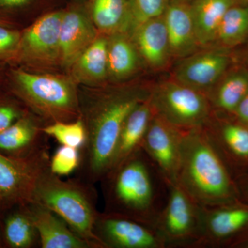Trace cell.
<instances>
[{"mask_svg": "<svg viewBox=\"0 0 248 248\" xmlns=\"http://www.w3.org/2000/svg\"><path fill=\"white\" fill-rule=\"evenodd\" d=\"M40 117L26 112L9 128L0 132V153L15 158H24L49 146L46 125Z\"/></svg>", "mask_w": 248, "mask_h": 248, "instance_id": "9a60e30c", "label": "cell"}, {"mask_svg": "<svg viewBox=\"0 0 248 248\" xmlns=\"http://www.w3.org/2000/svg\"><path fill=\"white\" fill-rule=\"evenodd\" d=\"M11 79L15 95L47 124L79 118V97L66 80L22 69L12 71Z\"/></svg>", "mask_w": 248, "mask_h": 248, "instance_id": "5b68a950", "label": "cell"}, {"mask_svg": "<svg viewBox=\"0 0 248 248\" xmlns=\"http://www.w3.org/2000/svg\"><path fill=\"white\" fill-rule=\"evenodd\" d=\"M150 101L157 115L184 130L203 127L213 110L205 94L176 81L159 85Z\"/></svg>", "mask_w": 248, "mask_h": 248, "instance_id": "52a82bcc", "label": "cell"}, {"mask_svg": "<svg viewBox=\"0 0 248 248\" xmlns=\"http://www.w3.org/2000/svg\"><path fill=\"white\" fill-rule=\"evenodd\" d=\"M81 164V150L73 147L62 146L50 156L49 168L59 177L68 176L77 172Z\"/></svg>", "mask_w": 248, "mask_h": 248, "instance_id": "f1b7e54d", "label": "cell"}, {"mask_svg": "<svg viewBox=\"0 0 248 248\" xmlns=\"http://www.w3.org/2000/svg\"><path fill=\"white\" fill-rule=\"evenodd\" d=\"M248 228V204L238 202L203 206L202 236L196 248H228Z\"/></svg>", "mask_w": 248, "mask_h": 248, "instance_id": "7c38bea8", "label": "cell"}, {"mask_svg": "<svg viewBox=\"0 0 248 248\" xmlns=\"http://www.w3.org/2000/svg\"><path fill=\"white\" fill-rule=\"evenodd\" d=\"M233 117L248 128V93L235 110Z\"/></svg>", "mask_w": 248, "mask_h": 248, "instance_id": "836d02e7", "label": "cell"}, {"mask_svg": "<svg viewBox=\"0 0 248 248\" xmlns=\"http://www.w3.org/2000/svg\"><path fill=\"white\" fill-rule=\"evenodd\" d=\"M240 202L248 205V170L234 178Z\"/></svg>", "mask_w": 248, "mask_h": 248, "instance_id": "d6a6232c", "label": "cell"}, {"mask_svg": "<svg viewBox=\"0 0 248 248\" xmlns=\"http://www.w3.org/2000/svg\"><path fill=\"white\" fill-rule=\"evenodd\" d=\"M108 42L104 37H97L77 60V73L86 81L103 79L108 71Z\"/></svg>", "mask_w": 248, "mask_h": 248, "instance_id": "d4e9b609", "label": "cell"}, {"mask_svg": "<svg viewBox=\"0 0 248 248\" xmlns=\"http://www.w3.org/2000/svg\"><path fill=\"white\" fill-rule=\"evenodd\" d=\"M29 0H0V9L9 10L21 7Z\"/></svg>", "mask_w": 248, "mask_h": 248, "instance_id": "d590c367", "label": "cell"}, {"mask_svg": "<svg viewBox=\"0 0 248 248\" xmlns=\"http://www.w3.org/2000/svg\"><path fill=\"white\" fill-rule=\"evenodd\" d=\"M43 131L62 146L81 150L86 142V129L80 117L72 122H57L47 124L44 127Z\"/></svg>", "mask_w": 248, "mask_h": 248, "instance_id": "83f0119b", "label": "cell"}, {"mask_svg": "<svg viewBox=\"0 0 248 248\" xmlns=\"http://www.w3.org/2000/svg\"><path fill=\"white\" fill-rule=\"evenodd\" d=\"M42 248H91L51 210L36 202L28 204Z\"/></svg>", "mask_w": 248, "mask_h": 248, "instance_id": "2e32d148", "label": "cell"}, {"mask_svg": "<svg viewBox=\"0 0 248 248\" xmlns=\"http://www.w3.org/2000/svg\"><path fill=\"white\" fill-rule=\"evenodd\" d=\"M150 94L137 91L110 93L86 106L79 116L84 122L86 139L81 150L78 177L93 184L102 180L110 169L124 122Z\"/></svg>", "mask_w": 248, "mask_h": 248, "instance_id": "7a4b0ae2", "label": "cell"}, {"mask_svg": "<svg viewBox=\"0 0 248 248\" xmlns=\"http://www.w3.org/2000/svg\"><path fill=\"white\" fill-rule=\"evenodd\" d=\"M1 228L4 248H40V237L28 204L17 205L3 214Z\"/></svg>", "mask_w": 248, "mask_h": 248, "instance_id": "44dd1931", "label": "cell"}, {"mask_svg": "<svg viewBox=\"0 0 248 248\" xmlns=\"http://www.w3.org/2000/svg\"><path fill=\"white\" fill-rule=\"evenodd\" d=\"M248 40V6H232L223 18L216 40L226 46H235Z\"/></svg>", "mask_w": 248, "mask_h": 248, "instance_id": "4316f807", "label": "cell"}, {"mask_svg": "<svg viewBox=\"0 0 248 248\" xmlns=\"http://www.w3.org/2000/svg\"><path fill=\"white\" fill-rule=\"evenodd\" d=\"M169 34L170 55L188 56L200 46L196 36L190 6L182 3L169 4L164 14Z\"/></svg>", "mask_w": 248, "mask_h": 248, "instance_id": "d6986e66", "label": "cell"}, {"mask_svg": "<svg viewBox=\"0 0 248 248\" xmlns=\"http://www.w3.org/2000/svg\"><path fill=\"white\" fill-rule=\"evenodd\" d=\"M108 71L115 78L131 74L138 65V53L133 44L122 35H116L108 46Z\"/></svg>", "mask_w": 248, "mask_h": 248, "instance_id": "484cf974", "label": "cell"}, {"mask_svg": "<svg viewBox=\"0 0 248 248\" xmlns=\"http://www.w3.org/2000/svg\"><path fill=\"white\" fill-rule=\"evenodd\" d=\"M238 1H241L242 3H246V4H248V0H238Z\"/></svg>", "mask_w": 248, "mask_h": 248, "instance_id": "74e56055", "label": "cell"}, {"mask_svg": "<svg viewBox=\"0 0 248 248\" xmlns=\"http://www.w3.org/2000/svg\"><path fill=\"white\" fill-rule=\"evenodd\" d=\"M135 42L140 54L151 66H164L171 55L164 15L140 23L135 32Z\"/></svg>", "mask_w": 248, "mask_h": 248, "instance_id": "ffe728a7", "label": "cell"}, {"mask_svg": "<svg viewBox=\"0 0 248 248\" xmlns=\"http://www.w3.org/2000/svg\"><path fill=\"white\" fill-rule=\"evenodd\" d=\"M229 63V56L222 49L194 54L177 67L175 81L207 96L219 81Z\"/></svg>", "mask_w": 248, "mask_h": 248, "instance_id": "5bb4252c", "label": "cell"}, {"mask_svg": "<svg viewBox=\"0 0 248 248\" xmlns=\"http://www.w3.org/2000/svg\"><path fill=\"white\" fill-rule=\"evenodd\" d=\"M167 0H133L132 11L140 23L161 17L167 9Z\"/></svg>", "mask_w": 248, "mask_h": 248, "instance_id": "4dcf8cb0", "label": "cell"}, {"mask_svg": "<svg viewBox=\"0 0 248 248\" xmlns=\"http://www.w3.org/2000/svg\"><path fill=\"white\" fill-rule=\"evenodd\" d=\"M97 202L94 184L79 177L63 180L50 168L39 178L32 200L61 217L91 248H104L94 233Z\"/></svg>", "mask_w": 248, "mask_h": 248, "instance_id": "277c9868", "label": "cell"}, {"mask_svg": "<svg viewBox=\"0 0 248 248\" xmlns=\"http://www.w3.org/2000/svg\"><path fill=\"white\" fill-rule=\"evenodd\" d=\"M235 0H194L190 6L196 36L200 46L216 40L223 18Z\"/></svg>", "mask_w": 248, "mask_h": 248, "instance_id": "7402d4cb", "label": "cell"}, {"mask_svg": "<svg viewBox=\"0 0 248 248\" xmlns=\"http://www.w3.org/2000/svg\"><path fill=\"white\" fill-rule=\"evenodd\" d=\"M49 146L24 158L0 153V217L9 210L32 202L36 184L49 168Z\"/></svg>", "mask_w": 248, "mask_h": 248, "instance_id": "ba28073f", "label": "cell"}, {"mask_svg": "<svg viewBox=\"0 0 248 248\" xmlns=\"http://www.w3.org/2000/svg\"><path fill=\"white\" fill-rule=\"evenodd\" d=\"M202 128L234 178L248 170V127L235 118L221 120L213 110Z\"/></svg>", "mask_w": 248, "mask_h": 248, "instance_id": "8fae6325", "label": "cell"}, {"mask_svg": "<svg viewBox=\"0 0 248 248\" xmlns=\"http://www.w3.org/2000/svg\"><path fill=\"white\" fill-rule=\"evenodd\" d=\"M21 34L0 18V60L17 61Z\"/></svg>", "mask_w": 248, "mask_h": 248, "instance_id": "f546056e", "label": "cell"}, {"mask_svg": "<svg viewBox=\"0 0 248 248\" xmlns=\"http://www.w3.org/2000/svg\"><path fill=\"white\" fill-rule=\"evenodd\" d=\"M63 14L46 15L23 31L17 61L53 62L60 58V29Z\"/></svg>", "mask_w": 248, "mask_h": 248, "instance_id": "4fadbf2b", "label": "cell"}, {"mask_svg": "<svg viewBox=\"0 0 248 248\" xmlns=\"http://www.w3.org/2000/svg\"><path fill=\"white\" fill-rule=\"evenodd\" d=\"M184 133L155 112L142 142V149L170 182L177 180Z\"/></svg>", "mask_w": 248, "mask_h": 248, "instance_id": "30bf717a", "label": "cell"}, {"mask_svg": "<svg viewBox=\"0 0 248 248\" xmlns=\"http://www.w3.org/2000/svg\"><path fill=\"white\" fill-rule=\"evenodd\" d=\"M228 248H248V228L229 244Z\"/></svg>", "mask_w": 248, "mask_h": 248, "instance_id": "e575fe53", "label": "cell"}, {"mask_svg": "<svg viewBox=\"0 0 248 248\" xmlns=\"http://www.w3.org/2000/svg\"><path fill=\"white\" fill-rule=\"evenodd\" d=\"M94 233L104 248H166L155 228L117 214L99 212Z\"/></svg>", "mask_w": 248, "mask_h": 248, "instance_id": "9c48e42d", "label": "cell"}, {"mask_svg": "<svg viewBox=\"0 0 248 248\" xmlns=\"http://www.w3.org/2000/svg\"><path fill=\"white\" fill-rule=\"evenodd\" d=\"M27 112L16 101L0 98V132L9 128Z\"/></svg>", "mask_w": 248, "mask_h": 248, "instance_id": "1f68e13d", "label": "cell"}, {"mask_svg": "<svg viewBox=\"0 0 248 248\" xmlns=\"http://www.w3.org/2000/svg\"><path fill=\"white\" fill-rule=\"evenodd\" d=\"M4 248V245L3 242L2 234H1V217H0V248Z\"/></svg>", "mask_w": 248, "mask_h": 248, "instance_id": "8d00e7d4", "label": "cell"}, {"mask_svg": "<svg viewBox=\"0 0 248 248\" xmlns=\"http://www.w3.org/2000/svg\"><path fill=\"white\" fill-rule=\"evenodd\" d=\"M154 114L150 97L130 112L122 126L108 172L120 166L141 148L142 142Z\"/></svg>", "mask_w": 248, "mask_h": 248, "instance_id": "ac0fdd59", "label": "cell"}, {"mask_svg": "<svg viewBox=\"0 0 248 248\" xmlns=\"http://www.w3.org/2000/svg\"><path fill=\"white\" fill-rule=\"evenodd\" d=\"M176 182L202 206L240 202L231 171L202 127L184 130Z\"/></svg>", "mask_w": 248, "mask_h": 248, "instance_id": "3957f363", "label": "cell"}, {"mask_svg": "<svg viewBox=\"0 0 248 248\" xmlns=\"http://www.w3.org/2000/svg\"><path fill=\"white\" fill-rule=\"evenodd\" d=\"M92 15L94 25L107 32L124 30L132 16L134 17L131 8L125 0H94Z\"/></svg>", "mask_w": 248, "mask_h": 248, "instance_id": "cb8c5ba5", "label": "cell"}, {"mask_svg": "<svg viewBox=\"0 0 248 248\" xmlns=\"http://www.w3.org/2000/svg\"><path fill=\"white\" fill-rule=\"evenodd\" d=\"M100 182L104 212L155 228L167 202L170 182L141 148L108 172Z\"/></svg>", "mask_w": 248, "mask_h": 248, "instance_id": "6da1fadb", "label": "cell"}, {"mask_svg": "<svg viewBox=\"0 0 248 248\" xmlns=\"http://www.w3.org/2000/svg\"><path fill=\"white\" fill-rule=\"evenodd\" d=\"M248 93V71L239 69L219 80L208 93L212 109L232 115Z\"/></svg>", "mask_w": 248, "mask_h": 248, "instance_id": "603a6c76", "label": "cell"}, {"mask_svg": "<svg viewBox=\"0 0 248 248\" xmlns=\"http://www.w3.org/2000/svg\"><path fill=\"white\" fill-rule=\"evenodd\" d=\"M203 206L177 182H170L169 197L155 229L166 248H196L202 236Z\"/></svg>", "mask_w": 248, "mask_h": 248, "instance_id": "8992f818", "label": "cell"}, {"mask_svg": "<svg viewBox=\"0 0 248 248\" xmlns=\"http://www.w3.org/2000/svg\"><path fill=\"white\" fill-rule=\"evenodd\" d=\"M96 38L92 22L82 13L71 11L63 14L60 29V58L63 64H74Z\"/></svg>", "mask_w": 248, "mask_h": 248, "instance_id": "e0dca14e", "label": "cell"}]
</instances>
